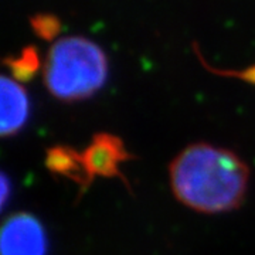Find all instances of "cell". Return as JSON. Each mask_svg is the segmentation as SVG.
Masks as SVG:
<instances>
[{"label":"cell","mask_w":255,"mask_h":255,"mask_svg":"<svg viewBox=\"0 0 255 255\" xmlns=\"http://www.w3.org/2000/svg\"><path fill=\"white\" fill-rule=\"evenodd\" d=\"M169 180L183 206L203 214H220L238 209L246 200L250 169L227 147L197 142L172 160Z\"/></svg>","instance_id":"obj_1"},{"label":"cell","mask_w":255,"mask_h":255,"mask_svg":"<svg viewBox=\"0 0 255 255\" xmlns=\"http://www.w3.org/2000/svg\"><path fill=\"white\" fill-rule=\"evenodd\" d=\"M110 74L107 54L85 37H64L50 47L43 77L47 91L64 102L91 98Z\"/></svg>","instance_id":"obj_2"},{"label":"cell","mask_w":255,"mask_h":255,"mask_svg":"<svg viewBox=\"0 0 255 255\" xmlns=\"http://www.w3.org/2000/svg\"><path fill=\"white\" fill-rule=\"evenodd\" d=\"M44 226L30 213H14L3 223L0 255H47Z\"/></svg>","instance_id":"obj_3"},{"label":"cell","mask_w":255,"mask_h":255,"mask_svg":"<svg viewBox=\"0 0 255 255\" xmlns=\"http://www.w3.org/2000/svg\"><path fill=\"white\" fill-rule=\"evenodd\" d=\"M82 157L92 180L95 177H118L124 183H127V179L121 172V164L135 159V156L127 149L124 140L108 132L94 135L90 145L82 152Z\"/></svg>","instance_id":"obj_4"},{"label":"cell","mask_w":255,"mask_h":255,"mask_svg":"<svg viewBox=\"0 0 255 255\" xmlns=\"http://www.w3.org/2000/svg\"><path fill=\"white\" fill-rule=\"evenodd\" d=\"M0 132L1 136H14L26 127L30 115V100L21 82L3 75L0 84Z\"/></svg>","instance_id":"obj_5"},{"label":"cell","mask_w":255,"mask_h":255,"mask_svg":"<svg viewBox=\"0 0 255 255\" xmlns=\"http://www.w3.org/2000/svg\"><path fill=\"white\" fill-rule=\"evenodd\" d=\"M46 167L53 174L70 179L81 191H85L94 182L87 172L82 152L70 146L57 145L50 147L46 153Z\"/></svg>","instance_id":"obj_6"},{"label":"cell","mask_w":255,"mask_h":255,"mask_svg":"<svg viewBox=\"0 0 255 255\" xmlns=\"http://www.w3.org/2000/svg\"><path fill=\"white\" fill-rule=\"evenodd\" d=\"M37 58L33 54H24L20 60L14 61L10 65L11 73H13V78L17 81H24L28 80L33 74L36 73L37 70Z\"/></svg>","instance_id":"obj_7"},{"label":"cell","mask_w":255,"mask_h":255,"mask_svg":"<svg viewBox=\"0 0 255 255\" xmlns=\"http://www.w3.org/2000/svg\"><path fill=\"white\" fill-rule=\"evenodd\" d=\"M9 180L6 177V174H1V203H3V206L7 201V191H9Z\"/></svg>","instance_id":"obj_8"}]
</instances>
